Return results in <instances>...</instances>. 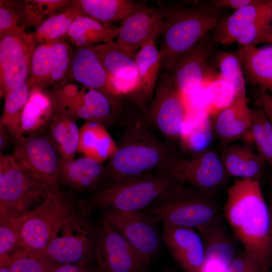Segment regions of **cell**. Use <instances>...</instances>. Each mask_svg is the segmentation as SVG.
<instances>
[{"instance_id":"6da1fadb","label":"cell","mask_w":272,"mask_h":272,"mask_svg":"<svg viewBox=\"0 0 272 272\" xmlns=\"http://www.w3.org/2000/svg\"><path fill=\"white\" fill-rule=\"evenodd\" d=\"M224 215L244 252L267 272L272 264L271 216L259 180L236 178L227 189Z\"/></svg>"},{"instance_id":"7a4b0ae2","label":"cell","mask_w":272,"mask_h":272,"mask_svg":"<svg viewBox=\"0 0 272 272\" xmlns=\"http://www.w3.org/2000/svg\"><path fill=\"white\" fill-rule=\"evenodd\" d=\"M148 123L145 115L126 122L117 150L105 167V179L109 182L176 170L181 158L149 129Z\"/></svg>"},{"instance_id":"3957f363","label":"cell","mask_w":272,"mask_h":272,"mask_svg":"<svg viewBox=\"0 0 272 272\" xmlns=\"http://www.w3.org/2000/svg\"><path fill=\"white\" fill-rule=\"evenodd\" d=\"M160 7L164 15L159 49L161 67L169 72L223 18L221 10L204 4Z\"/></svg>"},{"instance_id":"277c9868","label":"cell","mask_w":272,"mask_h":272,"mask_svg":"<svg viewBox=\"0 0 272 272\" xmlns=\"http://www.w3.org/2000/svg\"><path fill=\"white\" fill-rule=\"evenodd\" d=\"M178 183L170 172L149 173L100 186L93 193L92 201L105 211L143 212Z\"/></svg>"},{"instance_id":"5b68a950","label":"cell","mask_w":272,"mask_h":272,"mask_svg":"<svg viewBox=\"0 0 272 272\" xmlns=\"http://www.w3.org/2000/svg\"><path fill=\"white\" fill-rule=\"evenodd\" d=\"M163 224L196 228L220 217L214 196L178 183L145 210Z\"/></svg>"},{"instance_id":"8992f818","label":"cell","mask_w":272,"mask_h":272,"mask_svg":"<svg viewBox=\"0 0 272 272\" xmlns=\"http://www.w3.org/2000/svg\"><path fill=\"white\" fill-rule=\"evenodd\" d=\"M78 217L59 191H48L36 209L20 217L19 248L41 253L67 223Z\"/></svg>"},{"instance_id":"52a82bcc","label":"cell","mask_w":272,"mask_h":272,"mask_svg":"<svg viewBox=\"0 0 272 272\" xmlns=\"http://www.w3.org/2000/svg\"><path fill=\"white\" fill-rule=\"evenodd\" d=\"M58 155L49 135L41 131L14 139V159L25 175L47 192L59 191Z\"/></svg>"},{"instance_id":"ba28073f","label":"cell","mask_w":272,"mask_h":272,"mask_svg":"<svg viewBox=\"0 0 272 272\" xmlns=\"http://www.w3.org/2000/svg\"><path fill=\"white\" fill-rule=\"evenodd\" d=\"M50 95L53 113L103 125L112 123L114 119V108L112 101L98 90L68 83L57 88Z\"/></svg>"},{"instance_id":"9c48e42d","label":"cell","mask_w":272,"mask_h":272,"mask_svg":"<svg viewBox=\"0 0 272 272\" xmlns=\"http://www.w3.org/2000/svg\"><path fill=\"white\" fill-rule=\"evenodd\" d=\"M37 46L32 33H26L24 26L0 35L1 97L27 82Z\"/></svg>"},{"instance_id":"30bf717a","label":"cell","mask_w":272,"mask_h":272,"mask_svg":"<svg viewBox=\"0 0 272 272\" xmlns=\"http://www.w3.org/2000/svg\"><path fill=\"white\" fill-rule=\"evenodd\" d=\"M188 114L183 97L165 75L155 88L145 115L147 120L167 140L174 142L180 139Z\"/></svg>"},{"instance_id":"8fae6325","label":"cell","mask_w":272,"mask_h":272,"mask_svg":"<svg viewBox=\"0 0 272 272\" xmlns=\"http://www.w3.org/2000/svg\"><path fill=\"white\" fill-rule=\"evenodd\" d=\"M47 191L22 171L12 156L0 154V207L16 218Z\"/></svg>"},{"instance_id":"7c38bea8","label":"cell","mask_w":272,"mask_h":272,"mask_svg":"<svg viewBox=\"0 0 272 272\" xmlns=\"http://www.w3.org/2000/svg\"><path fill=\"white\" fill-rule=\"evenodd\" d=\"M74 53L65 38L37 45L27 81L29 89L45 87L72 78Z\"/></svg>"},{"instance_id":"4fadbf2b","label":"cell","mask_w":272,"mask_h":272,"mask_svg":"<svg viewBox=\"0 0 272 272\" xmlns=\"http://www.w3.org/2000/svg\"><path fill=\"white\" fill-rule=\"evenodd\" d=\"M103 219L149 263L159 252L163 240L156 221L145 212L105 211Z\"/></svg>"},{"instance_id":"5bb4252c","label":"cell","mask_w":272,"mask_h":272,"mask_svg":"<svg viewBox=\"0 0 272 272\" xmlns=\"http://www.w3.org/2000/svg\"><path fill=\"white\" fill-rule=\"evenodd\" d=\"M215 44L207 34L168 72L167 75L172 84L183 97L220 76L209 63V58L215 53Z\"/></svg>"},{"instance_id":"9a60e30c","label":"cell","mask_w":272,"mask_h":272,"mask_svg":"<svg viewBox=\"0 0 272 272\" xmlns=\"http://www.w3.org/2000/svg\"><path fill=\"white\" fill-rule=\"evenodd\" d=\"M94 254L101 272H143L148 264L104 219L97 231Z\"/></svg>"},{"instance_id":"2e32d148","label":"cell","mask_w":272,"mask_h":272,"mask_svg":"<svg viewBox=\"0 0 272 272\" xmlns=\"http://www.w3.org/2000/svg\"><path fill=\"white\" fill-rule=\"evenodd\" d=\"M97 231L85 221L75 218L66 224L41 254L55 263H86L94 253Z\"/></svg>"},{"instance_id":"e0dca14e","label":"cell","mask_w":272,"mask_h":272,"mask_svg":"<svg viewBox=\"0 0 272 272\" xmlns=\"http://www.w3.org/2000/svg\"><path fill=\"white\" fill-rule=\"evenodd\" d=\"M105 70L111 94L119 100L122 95L142 91V84L134 54L112 41L93 46Z\"/></svg>"},{"instance_id":"ac0fdd59","label":"cell","mask_w":272,"mask_h":272,"mask_svg":"<svg viewBox=\"0 0 272 272\" xmlns=\"http://www.w3.org/2000/svg\"><path fill=\"white\" fill-rule=\"evenodd\" d=\"M120 23L115 42L134 54L145 44L161 36L164 15L161 7L137 3Z\"/></svg>"},{"instance_id":"d6986e66","label":"cell","mask_w":272,"mask_h":272,"mask_svg":"<svg viewBox=\"0 0 272 272\" xmlns=\"http://www.w3.org/2000/svg\"><path fill=\"white\" fill-rule=\"evenodd\" d=\"M174 175L180 183L213 196L229 177L220 155L209 149L189 158H182Z\"/></svg>"},{"instance_id":"ffe728a7","label":"cell","mask_w":272,"mask_h":272,"mask_svg":"<svg viewBox=\"0 0 272 272\" xmlns=\"http://www.w3.org/2000/svg\"><path fill=\"white\" fill-rule=\"evenodd\" d=\"M220 216L196 229L204 248L201 272H228L237 256L233 242Z\"/></svg>"},{"instance_id":"44dd1931","label":"cell","mask_w":272,"mask_h":272,"mask_svg":"<svg viewBox=\"0 0 272 272\" xmlns=\"http://www.w3.org/2000/svg\"><path fill=\"white\" fill-rule=\"evenodd\" d=\"M162 238L173 259L185 272H201L204 260L202 239L194 228L163 224Z\"/></svg>"},{"instance_id":"7402d4cb","label":"cell","mask_w":272,"mask_h":272,"mask_svg":"<svg viewBox=\"0 0 272 272\" xmlns=\"http://www.w3.org/2000/svg\"><path fill=\"white\" fill-rule=\"evenodd\" d=\"M268 18H272V0H255L253 3L221 19L211 30L212 39L215 43H233L245 28Z\"/></svg>"},{"instance_id":"603a6c76","label":"cell","mask_w":272,"mask_h":272,"mask_svg":"<svg viewBox=\"0 0 272 272\" xmlns=\"http://www.w3.org/2000/svg\"><path fill=\"white\" fill-rule=\"evenodd\" d=\"M247 102V97L236 99L229 107L211 116L214 134L222 148L248 134L252 110L248 108Z\"/></svg>"},{"instance_id":"cb8c5ba5","label":"cell","mask_w":272,"mask_h":272,"mask_svg":"<svg viewBox=\"0 0 272 272\" xmlns=\"http://www.w3.org/2000/svg\"><path fill=\"white\" fill-rule=\"evenodd\" d=\"M72 78L83 86L100 91L120 108L119 100L111 94L107 74L93 46L78 48L74 53Z\"/></svg>"},{"instance_id":"d4e9b609","label":"cell","mask_w":272,"mask_h":272,"mask_svg":"<svg viewBox=\"0 0 272 272\" xmlns=\"http://www.w3.org/2000/svg\"><path fill=\"white\" fill-rule=\"evenodd\" d=\"M59 173L64 183L80 191L97 189L105 179L102 163L86 157L70 160L60 158Z\"/></svg>"},{"instance_id":"484cf974","label":"cell","mask_w":272,"mask_h":272,"mask_svg":"<svg viewBox=\"0 0 272 272\" xmlns=\"http://www.w3.org/2000/svg\"><path fill=\"white\" fill-rule=\"evenodd\" d=\"M235 53L247 80L272 93V46H240Z\"/></svg>"},{"instance_id":"4316f807","label":"cell","mask_w":272,"mask_h":272,"mask_svg":"<svg viewBox=\"0 0 272 272\" xmlns=\"http://www.w3.org/2000/svg\"><path fill=\"white\" fill-rule=\"evenodd\" d=\"M220 157L229 177L259 180L265 161L249 147L229 144L222 148Z\"/></svg>"},{"instance_id":"83f0119b","label":"cell","mask_w":272,"mask_h":272,"mask_svg":"<svg viewBox=\"0 0 272 272\" xmlns=\"http://www.w3.org/2000/svg\"><path fill=\"white\" fill-rule=\"evenodd\" d=\"M117 148L111 135L102 123L87 121L80 128L78 153L102 163L109 159Z\"/></svg>"},{"instance_id":"f1b7e54d","label":"cell","mask_w":272,"mask_h":272,"mask_svg":"<svg viewBox=\"0 0 272 272\" xmlns=\"http://www.w3.org/2000/svg\"><path fill=\"white\" fill-rule=\"evenodd\" d=\"M53 114L50 94L38 88L30 89L22 114L19 137L42 130L49 123Z\"/></svg>"},{"instance_id":"f546056e","label":"cell","mask_w":272,"mask_h":272,"mask_svg":"<svg viewBox=\"0 0 272 272\" xmlns=\"http://www.w3.org/2000/svg\"><path fill=\"white\" fill-rule=\"evenodd\" d=\"M118 27L103 24L90 17L80 16L73 21L66 38L78 48L88 47L113 41Z\"/></svg>"},{"instance_id":"4dcf8cb0","label":"cell","mask_w":272,"mask_h":272,"mask_svg":"<svg viewBox=\"0 0 272 272\" xmlns=\"http://www.w3.org/2000/svg\"><path fill=\"white\" fill-rule=\"evenodd\" d=\"M76 119L68 115L53 113L49 123V135L62 159H74L78 153L80 128Z\"/></svg>"},{"instance_id":"1f68e13d","label":"cell","mask_w":272,"mask_h":272,"mask_svg":"<svg viewBox=\"0 0 272 272\" xmlns=\"http://www.w3.org/2000/svg\"><path fill=\"white\" fill-rule=\"evenodd\" d=\"M82 16L107 26L120 22L136 6L128 0H76Z\"/></svg>"},{"instance_id":"d6a6232c","label":"cell","mask_w":272,"mask_h":272,"mask_svg":"<svg viewBox=\"0 0 272 272\" xmlns=\"http://www.w3.org/2000/svg\"><path fill=\"white\" fill-rule=\"evenodd\" d=\"M141 80L142 92L144 97L151 100L155 90L156 83L161 58L155 41H151L142 46L134 55Z\"/></svg>"},{"instance_id":"836d02e7","label":"cell","mask_w":272,"mask_h":272,"mask_svg":"<svg viewBox=\"0 0 272 272\" xmlns=\"http://www.w3.org/2000/svg\"><path fill=\"white\" fill-rule=\"evenodd\" d=\"M82 16L76 3H72L59 13L47 19L32 33L38 45L60 38H65L74 20Z\"/></svg>"},{"instance_id":"e575fe53","label":"cell","mask_w":272,"mask_h":272,"mask_svg":"<svg viewBox=\"0 0 272 272\" xmlns=\"http://www.w3.org/2000/svg\"><path fill=\"white\" fill-rule=\"evenodd\" d=\"M193 113L192 125L188 131L181 133L180 139L185 149L194 155L209 149L214 132L211 117L207 112Z\"/></svg>"},{"instance_id":"d590c367","label":"cell","mask_w":272,"mask_h":272,"mask_svg":"<svg viewBox=\"0 0 272 272\" xmlns=\"http://www.w3.org/2000/svg\"><path fill=\"white\" fill-rule=\"evenodd\" d=\"M29 91L26 82L19 87L8 92L4 97V106L0 121L13 139L19 137L22 114Z\"/></svg>"},{"instance_id":"8d00e7d4","label":"cell","mask_w":272,"mask_h":272,"mask_svg":"<svg viewBox=\"0 0 272 272\" xmlns=\"http://www.w3.org/2000/svg\"><path fill=\"white\" fill-rule=\"evenodd\" d=\"M70 0L23 1V26L35 29L51 16L57 14L69 6Z\"/></svg>"},{"instance_id":"74e56055","label":"cell","mask_w":272,"mask_h":272,"mask_svg":"<svg viewBox=\"0 0 272 272\" xmlns=\"http://www.w3.org/2000/svg\"><path fill=\"white\" fill-rule=\"evenodd\" d=\"M247 137L254 143L258 154L272 166V124L261 108L252 110L251 125Z\"/></svg>"},{"instance_id":"f35d334b","label":"cell","mask_w":272,"mask_h":272,"mask_svg":"<svg viewBox=\"0 0 272 272\" xmlns=\"http://www.w3.org/2000/svg\"><path fill=\"white\" fill-rule=\"evenodd\" d=\"M40 253L19 248L11 256V272H54L59 266Z\"/></svg>"},{"instance_id":"ab89813d","label":"cell","mask_w":272,"mask_h":272,"mask_svg":"<svg viewBox=\"0 0 272 272\" xmlns=\"http://www.w3.org/2000/svg\"><path fill=\"white\" fill-rule=\"evenodd\" d=\"M215 54V62L221 77L234 86L237 98L246 97L244 74L235 52H219Z\"/></svg>"},{"instance_id":"60d3db41","label":"cell","mask_w":272,"mask_h":272,"mask_svg":"<svg viewBox=\"0 0 272 272\" xmlns=\"http://www.w3.org/2000/svg\"><path fill=\"white\" fill-rule=\"evenodd\" d=\"M206 93L210 116L229 107L238 99L234 86L220 76L207 85Z\"/></svg>"},{"instance_id":"b9f144b4","label":"cell","mask_w":272,"mask_h":272,"mask_svg":"<svg viewBox=\"0 0 272 272\" xmlns=\"http://www.w3.org/2000/svg\"><path fill=\"white\" fill-rule=\"evenodd\" d=\"M20 218L0 207V256L19 247Z\"/></svg>"},{"instance_id":"7bdbcfd3","label":"cell","mask_w":272,"mask_h":272,"mask_svg":"<svg viewBox=\"0 0 272 272\" xmlns=\"http://www.w3.org/2000/svg\"><path fill=\"white\" fill-rule=\"evenodd\" d=\"M23 1H0V35L23 27Z\"/></svg>"},{"instance_id":"ee69618b","label":"cell","mask_w":272,"mask_h":272,"mask_svg":"<svg viewBox=\"0 0 272 272\" xmlns=\"http://www.w3.org/2000/svg\"><path fill=\"white\" fill-rule=\"evenodd\" d=\"M272 18L266 19L254 23L241 31L235 42L241 46H251L259 36L270 25Z\"/></svg>"},{"instance_id":"f6af8a7d","label":"cell","mask_w":272,"mask_h":272,"mask_svg":"<svg viewBox=\"0 0 272 272\" xmlns=\"http://www.w3.org/2000/svg\"><path fill=\"white\" fill-rule=\"evenodd\" d=\"M228 272H262L257 264L243 251L237 255Z\"/></svg>"},{"instance_id":"bcb514c9","label":"cell","mask_w":272,"mask_h":272,"mask_svg":"<svg viewBox=\"0 0 272 272\" xmlns=\"http://www.w3.org/2000/svg\"><path fill=\"white\" fill-rule=\"evenodd\" d=\"M255 0H212L204 4L213 8L222 10L224 8H233L236 10L248 6Z\"/></svg>"},{"instance_id":"7dc6e473","label":"cell","mask_w":272,"mask_h":272,"mask_svg":"<svg viewBox=\"0 0 272 272\" xmlns=\"http://www.w3.org/2000/svg\"><path fill=\"white\" fill-rule=\"evenodd\" d=\"M255 101L272 124V95L266 91L259 90L256 96Z\"/></svg>"},{"instance_id":"c3c4849f","label":"cell","mask_w":272,"mask_h":272,"mask_svg":"<svg viewBox=\"0 0 272 272\" xmlns=\"http://www.w3.org/2000/svg\"><path fill=\"white\" fill-rule=\"evenodd\" d=\"M54 272H91L86 263H78L59 265Z\"/></svg>"},{"instance_id":"681fc988","label":"cell","mask_w":272,"mask_h":272,"mask_svg":"<svg viewBox=\"0 0 272 272\" xmlns=\"http://www.w3.org/2000/svg\"><path fill=\"white\" fill-rule=\"evenodd\" d=\"M267 42L272 43V25H270L256 39L252 45L255 46L258 44Z\"/></svg>"},{"instance_id":"f907efd6","label":"cell","mask_w":272,"mask_h":272,"mask_svg":"<svg viewBox=\"0 0 272 272\" xmlns=\"http://www.w3.org/2000/svg\"><path fill=\"white\" fill-rule=\"evenodd\" d=\"M8 131L2 122L0 121V151H2L5 148L9 141Z\"/></svg>"},{"instance_id":"816d5d0a","label":"cell","mask_w":272,"mask_h":272,"mask_svg":"<svg viewBox=\"0 0 272 272\" xmlns=\"http://www.w3.org/2000/svg\"><path fill=\"white\" fill-rule=\"evenodd\" d=\"M0 272H11L9 264L0 265Z\"/></svg>"},{"instance_id":"f5cc1de1","label":"cell","mask_w":272,"mask_h":272,"mask_svg":"<svg viewBox=\"0 0 272 272\" xmlns=\"http://www.w3.org/2000/svg\"><path fill=\"white\" fill-rule=\"evenodd\" d=\"M269 212H270V216H271V221H272V190H271V194H270V205H269Z\"/></svg>"},{"instance_id":"db71d44e","label":"cell","mask_w":272,"mask_h":272,"mask_svg":"<svg viewBox=\"0 0 272 272\" xmlns=\"http://www.w3.org/2000/svg\"><path fill=\"white\" fill-rule=\"evenodd\" d=\"M162 272H174L172 269H166L164 270H163Z\"/></svg>"},{"instance_id":"11a10c76","label":"cell","mask_w":272,"mask_h":272,"mask_svg":"<svg viewBox=\"0 0 272 272\" xmlns=\"http://www.w3.org/2000/svg\"><path fill=\"white\" fill-rule=\"evenodd\" d=\"M270 234H271V239H272V221H271V223Z\"/></svg>"}]
</instances>
